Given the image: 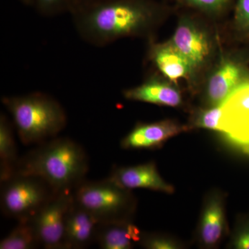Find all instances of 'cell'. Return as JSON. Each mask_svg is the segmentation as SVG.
I'll list each match as a JSON object with an SVG mask.
<instances>
[{"label": "cell", "instance_id": "obj_1", "mask_svg": "<svg viewBox=\"0 0 249 249\" xmlns=\"http://www.w3.org/2000/svg\"><path fill=\"white\" fill-rule=\"evenodd\" d=\"M168 11L156 0H103L72 13L80 37L103 47L124 37L151 35Z\"/></svg>", "mask_w": 249, "mask_h": 249}, {"label": "cell", "instance_id": "obj_2", "mask_svg": "<svg viewBox=\"0 0 249 249\" xmlns=\"http://www.w3.org/2000/svg\"><path fill=\"white\" fill-rule=\"evenodd\" d=\"M89 170L88 155L69 138L49 139L19 159L14 173L38 177L57 192L73 191L85 181Z\"/></svg>", "mask_w": 249, "mask_h": 249}, {"label": "cell", "instance_id": "obj_3", "mask_svg": "<svg viewBox=\"0 0 249 249\" xmlns=\"http://www.w3.org/2000/svg\"><path fill=\"white\" fill-rule=\"evenodd\" d=\"M1 102L12 116L19 138L24 145L40 144L56 137L66 126L65 109L45 93L4 96Z\"/></svg>", "mask_w": 249, "mask_h": 249}, {"label": "cell", "instance_id": "obj_4", "mask_svg": "<svg viewBox=\"0 0 249 249\" xmlns=\"http://www.w3.org/2000/svg\"><path fill=\"white\" fill-rule=\"evenodd\" d=\"M73 197L98 224L131 221L135 208L129 190L109 178L98 181L85 180L73 191Z\"/></svg>", "mask_w": 249, "mask_h": 249}, {"label": "cell", "instance_id": "obj_5", "mask_svg": "<svg viewBox=\"0 0 249 249\" xmlns=\"http://www.w3.org/2000/svg\"><path fill=\"white\" fill-rule=\"evenodd\" d=\"M58 193L38 177L14 173L1 182V209L6 217L27 220Z\"/></svg>", "mask_w": 249, "mask_h": 249}, {"label": "cell", "instance_id": "obj_6", "mask_svg": "<svg viewBox=\"0 0 249 249\" xmlns=\"http://www.w3.org/2000/svg\"><path fill=\"white\" fill-rule=\"evenodd\" d=\"M196 14L181 15L170 41L189 61L196 80L213 64L216 47L212 33Z\"/></svg>", "mask_w": 249, "mask_h": 249}, {"label": "cell", "instance_id": "obj_7", "mask_svg": "<svg viewBox=\"0 0 249 249\" xmlns=\"http://www.w3.org/2000/svg\"><path fill=\"white\" fill-rule=\"evenodd\" d=\"M247 69L239 55L225 53L210 67L204 81V102L216 107L225 102L242 85L248 83Z\"/></svg>", "mask_w": 249, "mask_h": 249}, {"label": "cell", "instance_id": "obj_8", "mask_svg": "<svg viewBox=\"0 0 249 249\" xmlns=\"http://www.w3.org/2000/svg\"><path fill=\"white\" fill-rule=\"evenodd\" d=\"M73 191L59 193L31 218L41 245L47 249H64V231Z\"/></svg>", "mask_w": 249, "mask_h": 249}, {"label": "cell", "instance_id": "obj_9", "mask_svg": "<svg viewBox=\"0 0 249 249\" xmlns=\"http://www.w3.org/2000/svg\"><path fill=\"white\" fill-rule=\"evenodd\" d=\"M124 98L158 106L178 107L182 104V95L176 83L164 76H152L142 84L124 89Z\"/></svg>", "mask_w": 249, "mask_h": 249}, {"label": "cell", "instance_id": "obj_10", "mask_svg": "<svg viewBox=\"0 0 249 249\" xmlns=\"http://www.w3.org/2000/svg\"><path fill=\"white\" fill-rule=\"evenodd\" d=\"M150 46L149 58L165 78L175 83L186 80L194 84L196 79L191 64L170 40Z\"/></svg>", "mask_w": 249, "mask_h": 249}, {"label": "cell", "instance_id": "obj_11", "mask_svg": "<svg viewBox=\"0 0 249 249\" xmlns=\"http://www.w3.org/2000/svg\"><path fill=\"white\" fill-rule=\"evenodd\" d=\"M188 129L173 120L136 125L121 142L124 149H147L160 146L170 137Z\"/></svg>", "mask_w": 249, "mask_h": 249}, {"label": "cell", "instance_id": "obj_12", "mask_svg": "<svg viewBox=\"0 0 249 249\" xmlns=\"http://www.w3.org/2000/svg\"><path fill=\"white\" fill-rule=\"evenodd\" d=\"M98 226V223L93 216L78 206L73 199L65 218L64 249L89 247L96 242Z\"/></svg>", "mask_w": 249, "mask_h": 249}, {"label": "cell", "instance_id": "obj_13", "mask_svg": "<svg viewBox=\"0 0 249 249\" xmlns=\"http://www.w3.org/2000/svg\"><path fill=\"white\" fill-rule=\"evenodd\" d=\"M108 178L126 189L142 188L167 193L174 192L173 187L160 178L154 163L115 168Z\"/></svg>", "mask_w": 249, "mask_h": 249}, {"label": "cell", "instance_id": "obj_14", "mask_svg": "<svg viewBox=\"0 0 249 249\" xmlns=\"http://www.w3.org/2000/svg\"><path fill=\"white\" fill-rule=\"evenodd\" d=\"M142 233L131 221L98 224L96 242L103 249H129Z\"/></svg>", "mask_w": 249, "mask_h": 249}, {"label": "cell", "instance_id": "obj_15", "mask_svg": "<svg viewBox=\"0 0 249 249\" xmlns=\"http://www.w3.org/2000/svg\"><path fill=\"white\" fill-rule=\"evenodd\" d=\"M224 230V211L222 199L210 196L203 210L199 237L206 247H213L220 240Z\"/></svg>", "mask_w": 249, "mask_h": 249}, {"label": "cell", "instance_id": "obj_16", "mask_svg": "<svg viewBox=\"0 0 249 249\" xmlns=\"http://www.w3.org/2000/svg\"><path fill=\"white\" fill-rule=\"evenodd\" d=\"M19 158L15 141L14 129L4 114L0 116V179L4 181L16 171Z\"/></svg>", "mask_w": 249, "mask_h": 249}, {"label": "cell", "instance_id": "obj_17", "mask_svg": "<svg viewBox=\"0 0 249 249\" xmlns=\"http://www.w3.org/2000/svg\"><path fill=\"white\" fill-rule=\"evenodd\" d=\"M249 114V82L237 88L223 103L219 132H222L234 121Z\"/></svg>", "mask_w": 249, "mask_h": 249}, {"label": "cell", "instance_id": "obj_18", "mask_svg": "<svg viewBox=\"0 0 249 249\" xmlns=\"http://www.w3.org/2000/svg\"><path fill=\"white\" fill-rule=\"evenodd\" d=\"M42 246L32 219L19 224L0 242V249H33Z\"/></svg>", "mask_w": 249, "mask_h": 249}, {"label": "cell", "instance_id": "obj_19", "mask_svg": "<svg viewBox=\"0 0 249 249\" xmlns=\"http://www.w3.org/2000/svg\"><path fill=\"white\" fill-rule=\"evenodd\" d=\"M180 7L197 13L209 18H219L224 16L236 0H171Z\"/></svg>", "mask_w": 249, "mask_h": 249}, {"label": "cell", "instance_id": "obj_20", "mask_svg": "<svg viewBox=\"0 0 249 249\" xmlns=\"http://www.w3.org/2000/svg\"><path fill=\"white\" fill-rule=\"evenodd\" d=\"M222 105L216 107H206L196 111L192 119V127L219 131Z\"/></svg>", "mask_w": 249, "mask_h": 249}, {"label": "cell", "instance_id": "obj_21", "mask_svg": "<svg viewBox=\"0 0 249 249\" xmlns=\"http://www.w3.org/2000/svg\"><path fill=\"white\" fill-rule=\"evenodd\" d=\"M222 133L235 145L243 149L249 148V114L228 125L222 131Z\"/></svg>", "mask_w": 249, "mask_h": 249}, {"label": "cell", "instance_id": "obj_22", "mask_svg": "<svg viewBox=\"0 0 249 249\" xmlns=\"http://www.w3.org/2000/svg\"><path fill=\"white\" fill-rule=\"evenodd\" d=\"M233 26L236 34L242 38H249V0H236Z\"/></svg>", "mask_w": 249, "mask_h": 249}, {"label": "cell", "instance_id": "obj_23", "mask_svg": "<svg viewBox=\"0 0 249 249\" xmlns=\"http://www.w3.org/2000/svg\"><path fill=\"white\" fill-rule=\"evenodd\" d=\"M34 6L41 14L47 16L71 11V0H35Z\"/></svg>", "mask_w": 249, "mask_h": 249}, {"label": "cell", "instance_id": "obj_24", "mask_svg": "<svg viewBox=\"0 0 249 249\" xmlns=\"http://www.w3.org/2000/svg\"><path fill=\"white\" fill-rule=\"evenodd\" d=\"M142 247L150 249H175L178 245L173 240L160 235H142L140 240Z\"/></svg>", "mask_w": 249, "mask_h": 249}, {"label": "cell", "instance_id": "obj_25", "mask_svg": "<svg viewBox=\"0 0 249 249\" xmlns=\"http://www.w3.org/2000/svg\"><path fill=\"white\" fill-rule=\"evenodd\" d=\"M232 246L238 249H249V227L242 228L236 232L232 241Z\"/></svg>", "mask_w": 249, "mask_h": 249}, {"label": "cell", "instance_id": "obj_26", "mask_svg": "<svg viewBox=\"0 0 249 249\" xmlns=\"http://www.w3.org/2000/svg\"><path fill=\"white\" fill-rule=\"evenodd\" d=\"M101 1H103V0H71V12H72L73 10L77 9V8L81 7V6H86V5L93 4V3H96Z\"/></svg>", "mask_w": 249, "mask_h": 249}, {"label": "cell", "instance_id": "obj_27", "mask_svg": "<svg viewBox=\"0 0 249 249\" xmlns=\"http://www.w3.org/2000/svg\"><path fill=\"white\" fill-rule=\"evenodd\" d=\"M19 1L27 6H34L35 4V0H19Z\"/></svg>", "mask_w": 249, "mask_h": 249}, {"label": "cell", "instance_id": "obj_28", "mask_svg": "<svg viewBox=\"0 0 249 249\" xmlns=\"http://www.w3.org/2000/svg\"><path fill=\"white\" fill-rule=\"evenodd\" d=\"M244 152H246L249 156V148L243 149Z\"/></svg>", "mask_w": 249, "mask_h": 249}]
</instances>
